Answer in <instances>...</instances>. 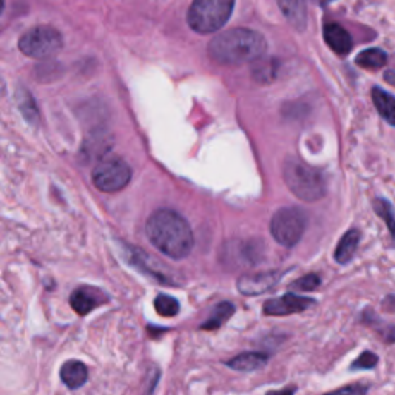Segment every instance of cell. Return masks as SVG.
<instances>
[{"label": "cell", "instance_id": "7", "mask_svg": "<svg viewBox=\"0 0 395 395\" xmlns=\"http://www.w3.org/2000/svg\"><path fill=\"white\" fill-rule=\"evenodd\" d=\"M92 179L101 192L114 193L122 190L130 183L131 169L126 161L119 158L104 159L95 167Z\"/></svg>", "mask_w": 395, "mask_h": 395}, {"label": "cell", "instance_id": "6", "mask_svg": "<svg viewBox=\"0 0 395 395\" xmlns=\"http://www.w3.org/2000/svg\"><path fill=\"white\" fill-rule=\"evenodd\" d=\"M63 39L61 32L48 25H39V27L31 28L19 40L20 51L32 59L51 57L61 51Z\"/></svg>", "mask_w": 395, "mask_h": 395}, {"label": "cell", "instance_id": "12", "mask_svg": "<svg viewBox=\"0 0 395 395\" xmlns=\"http://www.w3.org/2000/svg\"><path fill=\"white\" fill-rule=\"evenodd\" d=\"M61 380L70 389H79L88 380L87 366L78 360L65 361L61 367Z\"/></svg>", "mask_w": 395, "mask_h": 395}, {"label": "cell", "instance_id": "8", "mask_svg": "<svg viewBox=\"0 0 395 395\" xmlns=\"http://www.w3.org/2000/svg\"><path fill=\"white\" fill-rule=\"evenodd\" d=\"M283 272L279 270H267V272H258V274H243L238 278V291L244 295H261L274 287L279 278H281Z\"/></svg>", "mask_w": 395, "mask_h": 395}, {"label": "cell", "instance_id": "10", "mask_svg": "<svg viewBox=\"0 0 395 395\" xmlns=\"http://www.w3.org/2000/svg\"><path fill=\"white\" fill-rule=\"evenodd\" d=\"M105 300V295L99 289H96V287L84 286L71 293L70 304L76 314L87 315L97 306H101Z\"/></svg>", "mask_w": 395, "mask_h": 395}, {"label": "cell", "instance_id": "27", "mask_svg": "<svg viewBox=\"0 0 395 395\" xmlns=\"http://www.w3.org/2000/svg\"><path fill=\"white\" fill-rule=\"evenodd\" d=\"M296 388L295 386H289V388H283L278 391H269L266 395H295Z\"/></svg>", "mask_w": 395, "mask_h": 395}, {"label": "cell", "instance_id": "22", "mask_svg": "<svg viewBox=\"0 0 395 395\" xmlns=\"http://www.w3.org/2000/svg\"><path fill=\"white\" fill-rule=\"evenodd\" d=\"M23 96L19 97V105H20V110L23 113V116L27 118L30 122H36L37 119V110H36V105L32 102V97L28 95L27 90L22 92Z\"/></svg>", "mask_w": 395, "mask_h": 395}, {"label": "cell", "instance_id": "19", "mask_svg": "<svg viewBox=\"0 0 395 395\" xmlns=\"http://www.w3.org/2000/svg\"><path fill=\"white\" fill-rule=\"evenodd\" d=\"M278 70V62L275 59H258L253 63L252 74L253 79L261 84H267L275 79V74Z\"/></svg>", "mask_w": 395, "mask_h": 395}, {"label": "cell", "instance_id": "18", "mask_svg": "<svg viewBox=\"0 0 395 395\" xmlns=\"http://www.w3.org/2000/svg\"><path fill=\"white\" fill-rule=\"evenodd\" d=\"M233 312H235V306L232 303H221L215 308V310H213L210 318L205 321L201 327L204 331H215V329L221 327L230 317L233 315Z\"/></svg>", "mask_w": 395, "mask_h": 395}, {"label": "cell", "instance_id": "17", "mask_svg": "<svg viewBox=\"0 0 395 395\" xmlns=\"http://www.w3.org/2000/svg\"><path fill=\"white\" fill-rule=\"evenodd\" d=\"M278 6L281 8L286 19L289 20L295 28L304 30L308 22V13H306V4L303 2H278Z\"/></svg>", "mask_w": 395, "mask_h": 395}, {"label": "cell", "instance_id": "26", "mask_svg": "<svg viewBox=\"0 0 395 395\" xmlns=\"http://www.w3.org/2000/svg\"><path fill=\"white\" fill-rule=\"evenodd\" d=\"M366 392L367 389L363 384H349V386H344L341 389H336L334 392H329L324 395H366Z\"/></svg>", "mask_w": 395, "mask_h": 395}, {"label": "cell", "instance_id": "3", "mask_svg": "<svg viewBox=\"0 0 395 395\" xmlns=\"http://www.w3.org/2000/svg\"><path fill=\"white\" fill-rule=\"evenodd\" d=\"M283 176L289 190L301 201L315 202L326 195V181L323 173L300 159L286 161Z\"/></svg>", "mask_w": 395, "mask_h": 395}, {"label": "cell", "instance_id": "1", "mask_svg": "<svg viewBox=\"0 0 395 395\" xmlns=\"http://www.w3.org/2000/svg\"><path fill=\"white\" fill-rule=\"evenodd\" d=\"M145 233L156 249L171 260H184L193 250L192 227L175 210L153 212L145 224Z\"/></svg>", "mask_w": 395, "mask_h": 395}, {"label": "cell", "instance_id": "13", "mask_svg": "<svg viewBox=\"0 0 395 395\" xmlns=\"http://www.w3.org/2000/svg\"><path fill=\"white\" fill-rule=\"evenodd\" d=\"M360 241H361L360 230H357V229L348 230V232L343 235L339 245H336L335 255H334L335 261L340 262V265H348L353 255H356Z\"/></svg>", "mask_w": 395, "mask_h": 395}, {"label": "cell", "instance_id": "9", "mask_svg": "<svg viewBox=\"0 0 395 395\" xmlns=\"http://www.w3.org/2000/svg\"><path fill=\"white\" fill-rule=\"evenodd\" d=\"M315 301L312 298H306V296H298L293 293H287L279 296V298L269 300L265 303V314L272 317H283V315H291V314H298L314 306Z\"/></svg>", "mask_w": 395, "mask_h": 395}, {"label": "cell", "instance_id": "29", "mask_svg": "<svg viewBox=\"0 0 395 395\" xmlns=\"http://www.w3.org/2000/svg\"><path fill=\"white\" fill-rule=\"evenodd\" d=\"M384 80H388L389 84L395 87V71H386L384 73Z\"/></svg>", "mask_w": 395, "mask_h": 395}, {"label": "cell", "instance_id": "21", "mask_svg": "<svg viewBox=\"0 0 395 395\" xmlns=\"http://www.w3.org/2000/svg\"><path fill=\"white\" fill-rule=\"evenodd\" d=\"M154 309L161 317H175L179 312V303L176 298H173L170 295L161 293L156 296L154 300Z\"/></svg>", "mask_w": 395, "mask_h": 395}, {"label": "cell", "instance_id": "28", "mask_svg": "<svg viewBox=\"0 0 395 395\" xmlns=\"http://www.w3.org/2000/svg\"><path fill=\"white\" fill-rule=\"evenodd\" d=\"M383 308H384V310L395 312V295L386 296V298L383 300Z\"/></svg>", "mask_w": 395, "mask_h": 395}, {"label": "cell", "instance_id": "14", "mask_svg": "<svg viewBox=\"0 0 395 395\" xmlns=\"http://www.w3.org/2000/svg\"><path fill=\"white\" fill-rule=\"evenodd\" d=\"M269 357L261 352H244L240 356L233 357L227 361V366L230 369H235L238 372H252L260 367H265L267 365Z\"/></svg>", "mask_w": 395, "mask_h": 395}, {"label": "cell", "instance_id": "23", "mask_svg": "<svg viewBox=\"0 0 395 395\" xmlns=\"http://www.w3.org/2000/svg\"><path fill=\"white\" fill-rule=\"evenodd\" d=\"M321 284V278L317 274H309V275H304L303 278L296 279L293 283V287L298 291H315L317 287H320Z\"/></svg>", "mask_w": 395, "mask_h": 395}, {"label": "cell", "instance_id": "24", "mask_svg": "<svg viewBox=\"0 0 395 395\" xmlns=\"http://www.w3.org/2000/svg\"><path fill=\"white\" fill-rule=\"evenodd\" d=\"M377 363H378V357L375 356V353L366 351L361 353L356 361H353L352 369H372V367H375Z\"/></svg>", "mask_w": 395, "mask_h": 395}, {"label": "cell", "instance_id": "4", "mask_svg": "<svg viewBox=\"0 0 395 395\" xmlns=\"http://www.w3.org/2000/svg\"><path fill=\"white\" fill-rule=\"evenodd\" d=\"M233 6L232 0H196L188 8L187 22L200 35H210L224 27Z\"/></svg>", "mask_w": 395, "mask_h": 395}, {"label": "cell", "instance_id": "20", "mask_svg": "<svg viewBox=\"0 0 395 395\" xmlns=\"http://www.w3.org/2000/svg\"><path fill=\"white\" fill-rule=\"evenodd\" d=\"M374 210L378 217H380L386 226H388L392 240L395 241V209L389 201L383 200V198H375L374 200Z\"/></svg>", "mask_w": 395, "mask_h": 395}, {"label": "cell", "instance_id": "5", "mask_svg": "<svg viewBox=\"0 0 395 395\" xmlns=\"http://www.w3.org/2000/svg\"><path fill=\"white\" fill-rule=\"evenodd\" d=\"M308 217L298 207L279 209L270 219V233L284 247H293L301 241L306 232Z\"/></svg>", "mask_w": 395, "mask_h": 395}, {"label": "cell", "instance_id": "15", "mask_svg": "<svg viewBox=\"0 0 395 395\" xmlns=\"http://www.w3.org/2000/svg\"><path fill=\"white\" fill-rule=\"evenodd\" d=\"M370 95H372V102L378 114H380L391 127H395V96L386 92L382 87H374Z\"/></svg>", "mask_w": 395, "mask_h": 395}, {"label": "cell", "instance_id": "11", "mask_svg": "<svg viewBox=\"0 0 395 395\" xmlns=\"http://www.w3.org/2000/svg\"><path fill=\"white\" fill-rule=\"evenodd\" d=\"M323 36L326 44L331 47L334 53L344 56L352 49V36L349 31L343 28L340 23H327L323 28Z\"/></svg>", "mask_w": 395, "mask_h": 395}, {"label": "cell", "instance_id": "25", "mask_svg": "<svg viewBox=\"0 0 395 395\" xmlns=\"http://www.w3.org/2000/svg\"><path fill=\"white\" fill-rule=\"evenodd\" d=\"M366 323H369L370 326H374V327H380V320L378 318H372V320H369V318H365ZM380 334L383 335V339L384 341H388V343H394L395 341V326H391V324H384L383 329L380 331Z\"/></svg>", "mask_w": 395, "mask_h": 395}, {"label": "cell", "instance_id": "16", "mask_svg": "<svg viewBox=\"0 0 395 395\" xmlns=\"http://www.w3.org/2000/svg\"><path fill=\"white\" fill-rule=\"evenodd\" d=\"M388 62V54L382 48H367L356 57V63L366 70H378Z\"/></svg>", "mask_w": 395, "mask_h": 395}, {"label": "cell", "instance_id": "2", "mask_svg": "<svg viewBox=\"0 0 395 395\" xmlns=\"http://www.w3.org/2000/svg\"><path fill=\"white\" fill-rule=\"evenodd\" d=\"M266 49L267 42L261 32L249 28H232L210 40L209 56L221 65L238 67L257 62Z\"/></svg>", "mask_w": 395, "mask_h": 395}]
</instances>
